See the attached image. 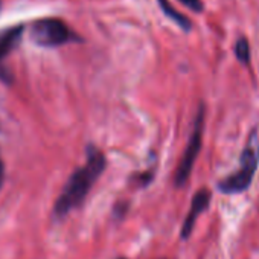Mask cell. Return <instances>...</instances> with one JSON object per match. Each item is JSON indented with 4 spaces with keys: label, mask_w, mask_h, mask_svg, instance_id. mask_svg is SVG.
<instances>
[{
    "label": "cell",
    "mask_w": 259,
    "mask_h": 259,
    "mask_svg": "<svg viewBox=\"0 0 259 259\" xmlns=\"http://www.w3.org/2000/svg\"><path fill=\"white\" fill-rule=\"evenodd\" d=\"M259 166V138L256 130L250 135L248 144L241 154V168L226 177L223 182L218 183V189L223 194H239L244 192L253 182V177Z\"/></svg>",
    "instance_id": "7a4b0ae2"
},
{
    "label": "cell",
    "mask_w": 259,
    "mask_h": 259,
    "mask_svg": "<svg viewBox=\"0 0 259 259\" xmlns=\"http://www.w3.org/2000/svg\"><path fill=\"white\" fill-rule=\"evenodd\" d=\"M159 2V7L162 8V11H163V14L168 17V19H171L176 25H179L183 31H191L192 29V23H191V20L186 17V16H183L182 13H179L168 0H157Z\"/></svg>",
    "instance_id": "52a82bcc"
},
{
    "label": "cell",
    "mask_w": 259,
    "mask_h": 259,
    "mask_svg": "<svg viewBox=\"0 0 259 259\" xmlns=\"http://www.w3.org/2000/svg\"><path fill=\"white\" fill-rule=\"evenodd\" d=\"M0 10H2V0H0Z\"/></svg>",
    "instance_id": "4fadbf2b"
},
{
    "label": "cell",
    "mask_w": 259,
    "mask_h": 259,
    "mask_svg": "<svg viewBox=\"0 0 259 259\" xmlns=\"http://www.w3.org/2000/svg\"><path fill=\"white\" fill-rule=\"evenodd\" d=\"M235 55H236V58H238L239 63L248 64V61H250V46H248L247 38L241 37L236 41V45H235Z\"/></svg>",
    "instance_id": "ba28073f"
},
{
    "label": "cell",
    "mask_w": 259,
    "mask_h": 259,
    "mask_svg": "<svg viewBox=\"0 0 259 259\" xmlns=\"http://www.w3.org/2000/svg\"><path fill=\"white\" fill-rule=\"evenodd\" d=\"M204 116H206L204 104H200L197 116H195V120H194V128H192L191 138L188 141V145H186L185 154H183V157L180 160V165H179V168L176 171L174 182H176L177 188H182L188 182V179H189V176L192 172L194 163H195V160L198 157V153L201 150L203 130H204Z\"/></svg>",
    "instance_id": "277c9868"
},
{
    "label": "cell",
    "mask_w": 259,
    "mask_h": 259,
    "mask_svg": "<svg viewBox=\"0 0 259 259\" xmlns=\"http://www.w3.org/2000/svg\"><path fill=\"white\" fill-rule=\"evenodd\" d=\"M4 182H5V163L2 157H0V188L4 186Z\"/></svg>",
    "instance_id": "7c38bea8"
},
{
    "label": "cell",
    "mask_w": 259,
    "mask_h": 259,
    "mask_svg": "<svg viewBox=\"0 0 259 259\" xmlns=\"http://www.w3.org/2000/svg\"><path fill=\"white\" fill-rule=\"evenodd\" d=\"M31 38L43 48H57L81 41V37L76 35L63 20L52 17L34 22L31 26Z\"/></svg>",
    "instance_id": "3957f363"
},
{
    "label": "cell",
    "mask_w": 259,
    "mask_h": 259,
    "mask_svg": "<svg viewBox=\"0 0 259 259\" xmlns=\"http://www.w3.org/2000/svg\"><path fill=\"white\" fill-rule=\"evenodd\" d=\"M85 154H87L85 165H82L81 168L73 171V174L67 180L63 192L60 194V197L55 201L54 213L58 218L66 217L70 210H73L82 204V201L85 200L92 186L95 185V182L99 179V176L104 172V169L107 166L105 156L95 145H89L85 150Z\"/></svg>",
    "instance_id": "6da1fadb"
},
{
    "label": "cell",
    "mask_w": 259,
    "mask_h": 259,
    "mask_svg": "<svg viewBox=\"0 0 259 259\" xmlns=\"http://www.w3.org/2000/svg\"><path fill=\"white\" fill-rule=\"evenodd\" d=\"M179 2H182L185 7H188V8H189L191 11H194V13H201V11L204 10L201 0H179Z\"/></svg>",
    "instance_id": "30bf717a"
},
{
    "label": "cell",
    "mask_w": 259,
    "mask_h": 259,
    "mask_svg": "<svg viewBox=\"0 0 259 259\" xmlns=\"http://www.w3.org/2000/svg\"><path fill=\"white\" fill-rule=\"evenodd\" d=\"M210 203V192L207 189H200L194 198H192V203H191V210L183 223V227H182V239H188L189 235L192 233L194 230V226H195V221L198 218V215L201 212H204L207 209Z\"/></svg>",
    "instance_id": "8992f818"
},
{
    "label": "cell",
    "mask_w": 259,
    "mask_h": 259,
    "mask_svg": "<svg viewBox=\"0 0 259 259\" xmlns=\"http://www.w3.org/2000/svg\"><path fill=\"white\" fill-rule=\"evenodd\" d=\"M25 32V26L23 25H17V26H10L7 29L0 31V79L4 82H11V73L8 70L4 69L2 61L11 55V52L19 46V43L22 41Z\"/></svg>",
    "instance_id": "5b68a950"
},
{
    "label": "cell",
    "mask_w": 259,
    "mask_h": 259,
    "mask_svg": "<svg viewBox=\"0 0 259 259\" xmlns=\"http://www.w3.org/2000/svg\"><path fill=\"white\" fill-rule=\"evenodd\" d=\"M126 209H128V203L120 201V203H117V204L114 206V209H113V215H114L116 218H122V217L125 215Z\"/></svg>",
    "instance_id": "8fae6325"
},
{
    "label": "cell",
    "mask_w": 259,
    "mask_h": 259,
    "mask_svg": "<svg viewBox=\"0 0 259 259\" xmlns=\"http://www.w3.org/2000/svg\"><path fill=\"white\" fill-rule=\"evenodd\" d=\"M154 177V169H150V171H145V172H139V174H135L133 176V182L138 185V186H148L151 183Z\"/></svg>",
    "instance_id": "9c48e42d"
},
{
    "label": "cell",
    "mask_w": 259,
    "mask_h": 259,
    "mask_svg": "<svg viewBox=\"0 0 259 259\" xmlns=\"http://www.w3.org/2000/svg\"><path fill=\"white\" fill-rule=\"evenodd\" d=\"M120 259H125V257H120Z\"/></svg>",
    "instance_id": "5bb4252c"
}]
</instances>
